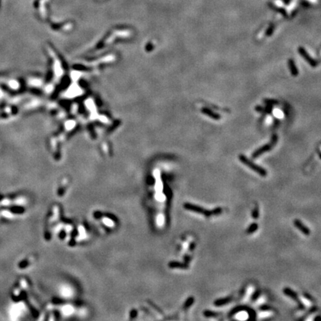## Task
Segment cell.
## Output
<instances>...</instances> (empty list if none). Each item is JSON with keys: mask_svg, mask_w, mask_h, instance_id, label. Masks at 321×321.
Masks as SVG:
<instances>
[{"mask_svg": "<svg viewBox=\"0 0 321 321\" xmlns=\"http://www.w3.org/2000/svg\"><path fill=\"white\" fill-rule=\"evenodd\" d=\"M185 207H186L187 210L196 212V213H199V214H202L207 217L213 215H219V214H220L222 212V207H216V208H215L213 210H205V209L202 208V207H198V206H196V205H190V204H186V205H185Z\"/></svg>", "mask_w": 321, "mask_h": 321, "instance_id": "cell-2", "label": "cell"}, {"mask_svg": "<svg viewBox=\"0 0 321 321\" xmlns=\"http://www.w3.org/2000/svg\"><path fill=\"white\" fill-rule=\"evenodd\" d=\"M298 51H299L300 54V55L302 56L305 60H306V62H309V63L310 64V66H311V67L314 68L318 66V62H317L315 60L313 59L312 57H311L309 54H308L307 51H306V49H305L304 48L299 47V49H298Z\"/></svg>", "mask_w": 321, "mask_h": 321, "instance_id": "cell-4", "label": "cell"}, {"mask_svg": "<svg viewBox=\"0 0 321 321\" xmlns=\"http://www.w3.org/2000/svg\"><path fill=\"white\" fill-rule=\"evenodd\" d=\"M204 314H205V316L207 317V318H216V317L219 316V314H218V313L214 312V311H205V312H204Z\"/></svg>", "mask_w": 321, "mask_h": 321, "instance_id": "cell-11", "label": "cell"}, {"mask_svg": "<svg viewBox=\"0 0 321 321\" xmlns=\"http://www.w3.org/2000/svg\"><path fill=\"white\" fill-rule=\"evenodd\" d=\"M305 296L306 297V298H307V299L310 300H311V301H312V300H313V299H312V298H311V297L310 296V295H309V294H305Z\"/></svg>", "mask_w": 321, "mask_h": 321, "instance_id": "cell-16", "label": "cell"}, {"mask_svg": "<svg viewBox=\"0 0 321 321\" xmlns=\"http://www.w3.org/2000/svg\"><path fill=\"white\" fill-rule=\"evenodd\" d=\"M257 229H258V224L257 223L251 224V225L248 227V228L247 229V234H253V233L255 232L256 230H257Z\"/></svg>", "mask_w": 321, "mask_h": 321, "instance_id": "cell-10", "label": "cell"}, {"mask_svg": "<svg viewBox=\"0 0 321 321\" xmlns=\"http://www.w3.org/2000/svg\"><path fill=\"white\" fill-rule=\"evenodd\" d=\"M320 158H321V154H320Z\"/></svg>", "mask_w": 321, "mask_h": 321, "instance_id": "cell-18", "label": "cell"}, {"mask_svg": "<svg viewBox=\"0 0 321 321\" xmlns=\"http://www.w3.org/2000/svg\"><path fill=\"white\" fill-rule=\"evenodd\" d=\"M288 68H289L291 74L293 76H294V77L297 76L298 74H299V71H298V69L297 68L295 63H294V60L292 59H289L288 60Z\"/></svg>", "mask_w": 321, "mask_h": 321, "instance_id": "cell-7", "label": "cell"}, {"mask_svg": "<svg viewBox=\"0 0 321 321\" xmlns=\"http://www.w3.org/2000/svg\"><path fill=\"white\" fill-rule=\"evenodd\" d=\"M233 298L232 297H227L225 298H222V299H218L214 302V305L216 306H225V305L227 304L232 300Z\"/></svg>", "mask_w": 321, "mask_h": 321, "instance_id": "cell-8", "label": "cell"}, {"mask_svg": "<svg viewBox=\"0 0 321 321\" xmlns=\"http://www.w3.org/2000/svg\"><path fill=\"white\" fill-rule=\"evenodd\" d=\"M202 112H204V114H207V115H208L209 117H210V118L214 120H219L221 118V115L214 112L211 111L210 110H208V109H203Z\"/></svg>", "mask_w": 321, "mask_h": 321, "instance_id": "cell-9", "label": "cell"}, {"mask_svg": "<svg viewBox=\"0 0 321 321\" xmlns=\"http://www.w3.org/2000/svg\"><path fill=\"white\" fill-rule=\"evenodd\" d=\"M283 293H284L285 294H286L287 296H288L289 297H291V299H293L294 300H295L296 302H297L298 305H299V307L300 308V309H304V306H303V304L300 302V300H299V298H298V296H297V294L295 293V291H294L293 290H291V288H284L283 289Z\"/></svg>", "mask_w": 321, "mask_h": 321, "instance_id": "cell-5", "label": "cell"}, {"mask_svg": "<svg viewBox=\"0 0 321 321\" xmlns=\"http://www.w3.org/2000/svg\"><path fill=\"white\" fill-rule=\"evenodd\" d=\"M266 103L268 104H277L278 102L277 101H273V100H266Z\"/></svg>", "mask_w": 321, "mask_h": 321, "instance_id": "cell-15", "label": "cell"}, {"mask_svg": "<svg viewBox=\"0 0 321 321\" xmlns=\"http://www.w3.org/2000/svg\"><path fill=\"white\" fill-rule=\"evenodd\" d=\"M294 226H295L297 229H299V230H300L301 232L303 233L304 235H306V236L310 235V233H311L310 230L308 228L306 225H305L304 224L302 223L300 220H299V219H295V220L294 221Z\"/></svg>", "mask_w": 321, "mask_h": 321, "instance_id": "cell-6", "label": "cell"}, {"mask_svg": "<svg viewBox=\"0 0 321 321\" xmlns=\"http://www.w3.org/2000/svg\"><path fill=\"white\" fill-rule=\"evenodd\" d=\"M321 320L320 317H317V318H314V320Z\"/></svg>", "mask_w": 321, "mask_h": 321, "instance_id": "cell-17", "label": "cell"}, {"mask_svg": "<svg viewBox=\"0 0 321 321\" xmlns=\"http://www.w3.org/2000/svg\"><path fill=\"white\" fill-rule=\"evenodd\" d=\"M277 141V136L276 135H273L272 137H271V144L264 145V146H262V147L258 149L257 150H256L255 152H254V153H253V155H252L253 158H257V157H259V155H261L262 154H263V153L270 151L273 146L276 144Z\"/></svg>", "mask_w": 321, "mask_h": 321, "instance_id": "cell-3", "label": "cell"}, {"mask_svg": "<svg viewBox=\"0 0 321 321\" xmlns=\"http://www.w3.org/2000/svg\"><path fill=\"white\" fill-rule=\"evenodd\" d=\"M239 160H240V162H242V164H245L246 166H248L249 167V168H251V170H254V172H256L257 173H258L259 175H261V176H266L267 175V171H266V170H265L264 168H262V166H259V165L257 164H254V162H251V161H250V160L248 159V158H247L246 156H245L244 155H239Z\"/></svg>", "mask_w": 321, "mask_h": 321, "instance_id": "cell-1", "label": "cell"}, {"mask_svg": "<svg viewBox=\"0 0 321 321\" xmlns=\"http://www.w3.org/2000/svg\"><path fill=\"white\" fill-rule=\"evenodd\" d=\"M259 295H260V291H255V292L254 293V294L252 295V298H251V300H252L253 301H255L256 300L258 299V297H259Z\"/></svg>", "mask_w": 321, "mask_h": 321, "instance_id": "cell-13", "label": "cell"}, {"mask_svg": "<svg viewBox=\"0 0 321 321\" xmlns=\"http://www.w3.org/2000/svg\"><path fill=\"white\" fill-rule=\"evenodd\" d=\"M260 310H262V311H270V310H271V308L270 307V306H267V305H263V306H260Z\"/></svg>", "mask_w": 321, "mask_h": 321, "instance_id": "cell-14", "label": "cell"}, {"mask_svg": "<svg viewBox=\"0 0 321 321\" xmlns=\"http://www.w3.org/2000/svg\"><path fill=\"white\" fill-rule=\"evenodd\" d=\"M259 209H258V207H255V208L254 209V210L252 211V217L254 219H257L259 218Z\"/></svg>", "mask_w": 321, "mask_h": 321, "instance_id": "cell-12", "label": "cell"}]
</instances>
